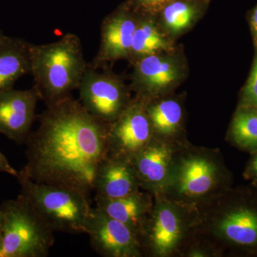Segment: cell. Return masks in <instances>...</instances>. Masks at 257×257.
I'll return each mask as SVG.
<instances>
[{"instance_id": "obj_1", "label": "cell", "mask_w": 257, "mask_h": 257, "mask_svg": "<svg viewBox=\"0 0 257 257\" xmlns=\"http://www.w3.org/2000/svg\"><path fill=\"white\" fill-rule=\"evenodd\" d=\"M26 141L27 163L20 171L39 183L58 184L89 196L96 170L108 153L109 124L69 96L47 106Z\"/></svg>"}, {"instance_id": "obj_2", "label": "cell", "mask_w": 257, "mask_h": 257, "mask_svg": "<svg viewBox=\"0 0 257 257\" xmlns=\"http://www.w3.org/2000/svg\"><path fill=\"white\" fill-rule=\"evenodd\" d=\"M192 229L221 247L257 253V191L226 188L201 203Z\"/></svg>"}, {"instance_id": "obj_3", "label": "cell", "mask_w": 257, "mask_h": 257, "mask_svg": "<svg viewBox=\"0 0 257 257\" xmlns=\"http://www.w3.org/2000/svg\"><path fill=\"white\" fill-rule=\"evenodd\" d=\"M229 173L216 151L178 145L168 182L162 194L194 209L228 188Z\"/></svg>"}, {"instance_id": "obj_4", "label": "cell", "mask_w": 257, "mask_h": 257, "mask_svg": "<svg viewBox=\"0 0 257 257\" xmlns=\"http://www.w3.org/2000/svg\"><path fill=\"white\" fill-rule=\"evenodd\" d=\"M34 86L47 106L71 96L88 67L80 40L68 33L60 40L30 47Z\"/></svg>"}, {"instance_id": "obj_5", "label": "cell", "mask_w": 257, "mask_h": 257, "mask_svg": "<svg viewBox=\"0 0 257 257\" xmlns=\"http://www.w3.org/2000/svg\"><path fill=\"white\" fill-rule=\"evenodd\" d=\"M23 196L54 232L85 233L92 207L89 196L58 184L39 183L18 171Z\"/></svg>"}, {"instance_id": "obj_6", "label": "cell", "mask_w": 257, "mask_h": 257, "mask_svg": "<svg viewBox=\"0 0 257 257\" xmlns=\"http://www.w3.org/2000/svg\"><path fill=\"white\" fill-rule=\"evenodd\" d=\"M4 257H46L55 243L54 231L22 195L0 206Z\"/></svg>"}, {"instance_id": "obj_7", "label": "cell", "mask_w": 257, "mask_h": 257, "mask_svg": "<svg viewBox=\"0 0 257 257\" xmlns=\"http://www.w3.org/2000/svg\"><path fill=\"white\" fill-rule=\"evenodd\" d=\"M194 209L182 207L160 194H154V204L140 241L144 253L165 257L173 254L192 229Z\"/></svg>"}, {"instance_id": "obj_8", "label": "cell", "mask_w": 257, "mask_h": 257, "mask_svg": "<svg viewBox=\"0 0 257 257\" xmlns=\"http://www.w3.org/2000/svg\"><path fill=\"white\" fill-rule=\"evenodd\" d=\"M77 89L86 110L106 124L114 122L131 101L118 76L108 71L98 72L89 64Z\"/></svg>"}, {"instance_id": "obj_9", "label": "cell", "mask_w": 257, "mask_h": 257, "mask_svg": "<svg viewBox=\"0 0 257 257\" xmlns=\"http://www.w3.org/2000/svg\"><path fill=\"white\" fill-rule=\"evenodd\" d=\"M146 106L147 101L138 96L109 124L108 154L131 160L152 141L155 135Z\"/></svg>"}, {"instance_id": "obj_10", "label": "cell", "mask_w": 257, "mask_h": 257, "mask_svg": "<svg viewBox=\"0 0 257 257\" xmlns=\"http://www.w3.org/2000/svg\"><path fill=\"white\" fill-rule=\"evenodd\" d=\"M93 249L104 257H140L144 251L140 236L127 225L92 207L86 226Z\"/></svg>"}, {"instance_id": "obj_11", "label": "cell", "mask_w": 257, "mask_h": 257, "mask_svg": "<svg viewBox=\"0 0 257 257\" xmlns=\"http://www.w3.org/2000/svg\"><path fill=\"white\" fill-rule=\"evenodd\" d=\"M139 15L126 3L104 19L101 28L99 51L90 64L94 69L102 68L109 62L128 59Z\"/></svg>"}, {"instance_id": "obj_12", "label": "cell", "mask_w": 257, "mask_h": 257, "mask_svg": "<svg viewBox=\"0 0 257 257\" xmlns=\"http://www.w3.org/2000/svg\"><path fill=\"white\" fill-rule=\"evenodd\" d=\"M40 96L34 87L0 92V133L18 144L26 143L36 118Z\"/></svg>"}, {"instance_id": "obj_13", "label": "cell", "mask_w": 257, "mask_h": 257, "mask_svg": "<svg viewBox=\"0 0 257 257\" xmlns=\"http://www.w3.org/2000/svg\"><path fill=\"white\" fill-rule=\"evenodd\" d=\"M177 145L170 140L154 137L131 159L142 189L153 195L163 192L170 177Z\"/></svg>"}, {"instance_id": "obj_14", "label": "cell", "mask_w": 257, "mask_h": 257, "mask_svg": "<svg viewBox=\"0 0 257 257\" xmlns=\"http://www.w3.org/2000/svg\"><path fill=\"white\" fill-rule=\"evenodd\" d=\"M134 64V87L138 97L146 101L173 87L182 76L175 59L160 54L142 57Z\"/></svg>"}, {"instance_id": "obj_15", "label": "cell", "mask_w": 257, "mask_h": 257, "mask_svg": "<svg viewBox=\"0 0 257 257\" xmlns=\"http://www.w3.org/2000/svg\"><path fill=\"white\" fill-rule=\"evenodd\" d=\"M131 160L108 154L96 170L93 184L94 199H116L140 191Z\"/></svg>"}, {"instance_id": "obj_16", "label": "cell", "mask_w": 257, "mask_h": 257, "mask_svg": "<svg viewBox=\"0 0 257 257\" xmlns=\"http://www.w3.org/2000/svg\"><path fill=\"white\" fill-rule=\"evenodd\" d=\"M95 207L113 219L127 225L140 236L154 204L151 193L139 191L116 199H94Z\"/></svg>"}, {"instance_id": "obj_17", "label": "cell", "mask_w": 257, "mask_h": 257, "mask_svg": "<svg viewBox=\"0 0 257 257\" xmlns=\"http://www.w3.org/2000/svg\"><path fill=\"white\" fill-rule=\"evenodd\" d=\"M31 45L15 37L0 40V92L12 89L19 79L31 72Z\"/></svg>"}, {"instance_id": "obj_18", "label": "cell", "mask_w": 257, "mask_h": 257, "mask_svg": "<svg viewBox=\"0 0 257 257\" xmlns=\"http://www.w3.org/2000/svg\"><path fill=\"white\" fill-rule=\"evenodd\" d=\"M170 49V42L160 32L154 18L139 16L128 60L135 62L142 57L160 54Z\"/></svg>"}, {"instance_id": "obj_19", "label": "cell", "mask_w": 257, "mask_h": 257, "mask_svg": "<svg viewBox=\"0 0 257 257\" xmlns=\"http://www.w3.org/2000/svg\"><path fill=\"white\" fill-rule=\"evenodd\" d=\"M147 113L156 138L170 140L178 133L183 111L179 101L165 99L155 103L147 101Z\"/></svg>"}, {"instance_id": "obj_20", "label": "cell", "mask_w": 257, "mask_h": 257, "mask_svg": "<svg viewBox=\"0 0 257 257\" xmlns=\"http://www.w3.org/2000/svg\"><path fill=\"white\" fill-rule=\"evenodd\" d=\"M229 138L235 146L246 151H257V107L243 106L235 114Z\"/></svg>"}, {"instance_id": "obj_21", "label": "cell", "mask_w": 257, "mask_h": 257, "mask_svg": "<svg viewBox=\"0 0 257 257\" xmlns=\"http://www.w3.org/2000/svg\"><path fill=\"white\" fill-rule=\"evenodd\" d=\"M204 3L193 0H174L160 14L165 28L173 34L187 30L200 14Z\"/></svg>"}, {"instance_id": "obj_22", "label": "cell", "mask_w": 257, "mask_h": 257, "mask_svg": "<svg viewBox=\"0 0 257 257\" xmlns=\"http://www.w3.org/2000/svg\"><path fill=\"white\" fill-rule=\"evenodd\" d=\"M174 0H127L126 4L139 16L154 17L160 14Z\"/></svg>"}, {"instance_id": "obj_23", "label": "cell", "mask_w": 257, "mask_h": 257, "mask_svg": "<svg viewBox=\"0 0 257 257\" xmlns=\"http://www.w3.org/2000/svg\"><path fill=\"white\" fill-rule=\"evenodd\" d=\"M244 106L257 107V57L253 62L252 70L243 93Z\"/></svg>"}, {"instance_id": "obj_24", "label": "cell", "mask_w": 257, "mask_h": 257, "mask_svg": "<svg viewBox=\"0 0 257 257\" xmlns=\"http://www.w3.org/2000/svg\"><path fill=\"white\" fill-rule=\"evenodd\" d=\"M244 177L257 187V152L248 162L245 170Z\"/></svg>"}, {"instance_id": "obj_25", "label": "cell", "mask_w": 257, "mask_h": 257, "mask_svg": "<svg viewBox=\"0 0 257 257\" xmlns=\"http://www.w3.org/2000/svg\"><path fill=\"white\" fill-rule=\"evenodd\" d=\"M0 172H5L14 177H16L18 173V171L10 165V162L1 152H0Z\"/></svg>"}, {"instance_id": "obj_26", "label": "cell", "mask_w": 257, "mask_h": 257, "mask_svg": "<svg viewBox=\"0 0 257 257\" xmlns=\"http://www.w3.org/2000/svg\"><path fill=\"white\" fill-rule=\"evenodd\" d=\"M251 26L255 35L257 36V7L253 11L252 17H251Z\"/></svg>"}, {"instance_id": "obj_27", "label": "cell", "mask_w": 257, "mask_h": 257, "mask_svg": "<svg viewBox=\"0 0 257 257\" xmlns=\"http://www.w3.org/2000/svg\"><path fill=\"white\" fill-rule=\"evenodd\" d=\"M0 257H4L3 252V246H2L1 239H0Z\"/></svg>"}, {"instance_id": "obj_28", "label": "cell", "mask_w": 257, "mask_h": 257, "mask_svg": "<svg viewBox=\"0 0 257 257\" xmlns=\"http://www.w3.org/2000/svg\"><path fill=\"white\" fill-rule=\"evenodd\" d=\"M5 36V35H3V32L0 31V40H1Z\"/></svg>"}, {"instance_id": "obj_29", "label": "cell", "mask_w": 257, "mask_h": 257, "mask_svg": "<svg viewBox=\"0 0 257 257\" xmlns=\"http://www.w3.org/2000/svg\"><path fill=\"white\" fill-rule=\"evenodd\" d=\"M193 1H199L202 2V3H206V1H207V0H193Z\"/></svg>"}, {"instance_id": "obj_30", "label": "cell", "mask_w": 257, "mask_h": 257, "mask_svg": "<svg viewBox=\"0 0 257 257\" xmlns=\"http://www.w3.org/2000/svg\"><path fill=\"white\" fill-rule=\"evenodd\" d=\"M1 223H2V214H1V211H0V226H1Z\"/></svg>"}]
</instances>
